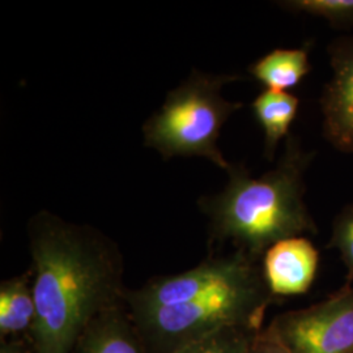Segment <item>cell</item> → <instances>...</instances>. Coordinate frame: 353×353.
<instances>
[{
	"mask_svg": "<svg viewBox=\"0 0 353 353\" xmlns=\"http://www.w3.org/2000/svg\"><path fill=\"white\" fill-rule=\"evenodd\" d=\"M262 262L240 250L211 254L202 263L182 274L152 278L139 290H126L125 305L130 313L189 303L242 278Z\"/></svg>",
	"mask_w": 353,
	"mask_h": 353,
	"instance_id": "obj_6",
	"label": "cell"
},
{
	"mask_svg": "<svg viewBox=\"0 0 353 353\" xmlns=\"http://www.w3.org/2000/svg\"><path fill=\"white\" fill-rule=\"evenodd\" d=\"M248 353H290L265 327L256 335Z\"/></svg>",
	"mask_w": 353,
	"mask_h": 353,
	"instance_id": "obj_16",
	"label": "cell"
},
{
	"mask_svg": "<svg viewBox=\"0 0 353 353\" xmlns=\"http://www.w3.org/2000/svg\"><path fill=\"white\" fill-rule=\"evenodd\" d=\"M267 328L290 353H353V287L281 313Z\"/></svg>",
	"mask_w": 353,
	"mask_h": 353,
	"instance_id": "obj_5",
	"label": "cell"
},
{
	"mask_svg": "<svg viewBox=\"0 0 353 353\" xmlns=\"http://www.w3.org/2000/svg\"><path fill=\"white\" fill-rule=\"evenodd\" d=\"M36 321L32 270L0 284V341L29 339Z\"/></svg>",
	"mask_w": 353,
	"mask_h": 353,
	"instance_id": "obj_10",
	"label": "cell"
},
{
	"mask_svg": "<svg viewBox=\"0 0 353 353\" xmlns=\"http://www.w3.org/2000/svg\"><path fill=\"white\" fill-rule=\"evenodd\" d=\"M36 321L34 353H71L89 325L125 303L123 258L96 228L48 211L28 223Z\"/></svg>",
	"mask_w": 353,
	"mask_h": 353,
	"instance_id": "obj_1",
	"label": "cell"
},
{
	"mask_svg": "<svg viewBox=\"0 0 353 353\" xmlns=\"http://www.w3.org/2000/svg\"><path fill=\"white\" fill-rule=\"evenodd\" d=\"M279 6L292 12L321 17L336 29L353 28V0H290L280 1Z\"/></svg>",
	"mask_w": 353,
	"mask_h": 353,
	"instance_id": "obj_14",
	"label": "cell"
},
{
	"mask_svg": "<svg viewBox=\"0 0 353 353\" xmlns=\"http://www.w3.org/2000/svg\"><path fill=\"white\" fill-rule=\"evenodd\" d=\"M312 71L309 46L299 49H275L249 67V72L265 89L285 92L297 87Z\"/></svg>",
	"mask_w": 353,
	"mask_h": 353,
	"instance_id": "obj_12",
	"label": "cell"
},
{
	"mask_svg": "<svg viewBox=\"0 0 353 353\" xmlns=\"http://www.w3.org/2000/svg\"><path fill=\"white\" fill-rule=\"evenodd\" d=\"M261 331L240 326L219 328L173 353H248Z\"/></svg>",
	"mask_w": 353,
	"mask_h": 353,
	"instance_id": "obj_13",
	"label": "cell"
},
{
	"mask_svg": "<svg viewBox=\"0 0 353 353\" xmlns=\"http://www.w3.org/2000/svg\"><path fill=\"white\" fill-rule=\"evenodd\" d=\"M316 157L299 138L290 135L278 165L252 178L243 165H232L227 186L203 196L199 207L210 220L211 243L229 242L262 262L279 241L316 234L318 228L305 203V173Z\"/></svg>",
	"mask_w": 353,
	"mask_h": 353,
	"instance_id": "obj_2",
	"label": "cell"
},
{
	"mask_svg": "<svg viewBox=\"0 0 353 353\" xmlns=\"http://www.w3.org/2000/svg\"><path fill=\"white\" fill-rule=\"evenodd\" d=\"M332 75L322 96V130L328 143L353 153V36L336 38L327 48Z\"/></svg>",
	"mask_w": 353,
	"mask_h": 353,
	"instance_id": "obj_7",
	"label": "cell"
},
{
	"mask_svg": "<svg viewBox=\"0 0 353 353\" xmlns=\"http://www.w3.org/2000/svg\"><path fill=\"white\" fill-rule=\"evenodd\" d=\"M319 252L306 237H292L271 246L262 259L265 283L278 299L303 294L314 283Z\"/></svg>",
	"mask_w": 353,
	"mask_h": 353,
	"instance_id": "obj_8",
	"label": "cell"
},
{
	"mask_svg": "<svg viewBox=\"0 0 353 353\" xmlns=\"http://www.w3.org/2000/svg\"><path fill=\"white\" fill-rule=\"evenodd\" d=\"M300 99L290 92L265 89L252 101V112L265 132V156L272 161L279 143L290 137Z\"/></svg>",
	"mask_w": 353,
	"mask_h": 353,
	"instance_id": "obj_11",
	"label": "cell"
},
{
	"mask_svg": "<svg viewBox=\"0 0 353 353\" xmlns=\"http://www.w3.org/2000/svg\"><path fill=\"white\" fill-rule=\"evenodd\" d=\"M275 300L261 265L242 278L189 303L128 314L148 352L173 353L219 328L263 330L265 310Z\"/></svg>",
	"mask_w": 353,
	"mask_h": 353,
	"instance_id": "obj_3",
	"label": "cell"
},
{
	"mask_svg": "<svg viewBox=\"0 0 353 353\" xmlns=\"http://www.w3.org/2000/svg\"><path fill=\"white\" fill-rule=\"evenodd\" d=\"M71 353L150 352L123 303L97 316Z\"/></svg>",
	"mask_w": 353,
	"mask_h": 353,
	"instance_id": "obj_9",
	"label": "cell"
},
{
	"mask_svg": "<svg viewBox=\"0 0 353 353\" xmlns=\"http://www.w3.org/2000/svg\"><path fill=\"white\" fill-rule=\"evenodd\" d=\"M237 79L194 70L179 87L168 93L163 108L144 123V144L165 160L176 156L205 157L228 172L232 164L217 148V141L221 127L243 103L225 100L221 88Z\"/></svg>",
	"mask_w": 353,
	"mask_h": 353,
	"instance_id": "obj_4",
	"label": "cell"
},
{
	"mask_svg": "<svg viewBox=\"0 0 353 353\" xmlns=\"http://www.w3.org/2000/svg\"><path fill=\"white\" fill-rule=\"evenodd\" d=\"M328 249H336L341 254V262L345 265L347 275L343 287L353 284V204L341 210L332 221Z\"/></svg>",
	"mask_w": 353,
	"mask_h": 353,
	"instance_id": "obj_15",
	"label": "cell"
},
{
	"mask_svg": "<svg viewBox=\"0 0 353 353\" xmlns=\"http://www.w3.org/2000/svg\"><path fill=\"white\" fill-rule=\"evenodd\" d=\"M0 353H34L29 339L0 341Z\"/></svg>",
	"mask_w": 353,
	"mask_h": 353,
	"instance_id": "obj_17",
	"label": "cell"
}]
</instances>
